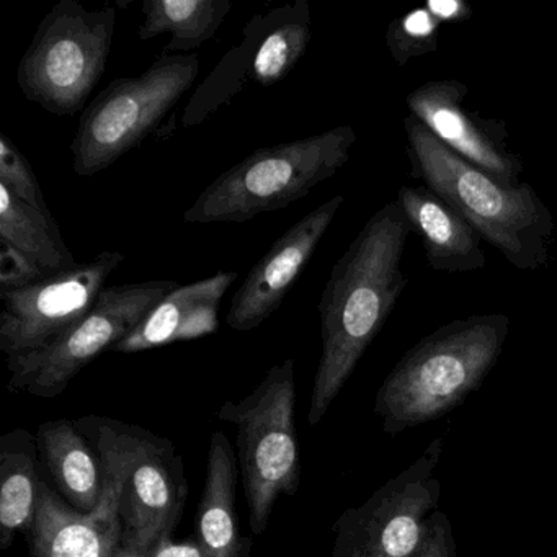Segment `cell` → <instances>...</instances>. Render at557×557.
<instances>
[{"label": "cell", "instance_id": "e0dca14e", "mask_svg": "<svg viewBox=\"0 0 557 557\" xmlns=\"http://www.w3.org/2000/svg\"><path fill=\"white\" fill-rule=\"evenodd\" d=\"M397 201L422 236L426 262L433 270L469 273L484 269L481 234L435 191L429 187H403Z\"/></svg>", "mask_w": 557, "mask_h": 557}, {"label": "cell", "instance_id": "8fae6325", "mask_svg": "<svg viewBox=\"0 0 557 557\" xmlns=\"http://www.w3.org/2000/svg\"><path fill=\"white\" fill-rule=\"evenodd\" d=\"M125 256L103 250L70 272L48 276L35 285L0 292V350L15 358L44 350L83 321L97 302L113 270Z\"/></svg>", "mask_w": 557, "mask_h": 557}, {"label": "cell", "instance_id": "5b68a950", "mask_svg": "<svg viewBox=\"0 0 557 557\" xmlns=\"http://www.w3.org/2000/svg\"><path fill=\"white\" fill-rule=\"evenodd\" d=\"M77 429L96 449L116 497L123 543L151 549L171 534L187 497L184 462L174 445L138 425L87 416Z\"/></svg>", "mask_w": 557, "mask_h": 557}, {"label": "cell", "instance_id": "6da1fadb", "mask_svg": "<svg viewBox=\"0 0 557 557\" xmlns=\"http://www.w3.org/2000/svg\"><path fill=\"white\" fill-rule=\"evenodd\" d=\"M412 224L399 201L384 205L335 263L319 301L322 355L312 384L309 425L324 419L399 301L403 256Z\"/></svg>", "mask_w": 557, "mask_h": 557}, {"label": "cell", "instance_id": "30bf717a", "mask_svg": "<svg viewBox=\"0 0 557 557\" xmlns=\"http://www.w3.org/2000/svg\"><path fill=\"white\" fill-rule=\"evenodd\" d=\"M443 438L381 485L364 504L347 508L334 523L331 557H416L438 510L436 468Z\"/></svg>", "mask_w": 557, "mask_h": 557}, {"label": "cell", "instance_id": "d4e9b609", "mask_svg": "<svg viewBox=\"0 0 557 557\" xmlns=\"http://www.w3.org/2000/svg\"><path fill=\"white\" fill-rule=\"evenodd\" d=\"M47 273L12 244L0 240V292H14L48 278Z\"/></svg>", "mask_w": 557, "mask_h": 557}, {"label": "cell", "instance_id": "7402d4cb", "mask_svg": "<svg viewBox=\"0 0 557 557\" xmlns=\"http://www.w3.org/2000/svg\"><path fill=\"white\" fill-rule=\"evenodd\" d=\"M0 240L12 244L50 276L81 265L67 249L53 214L25 203L5 185H0Z\"/></svg>", "mask_w": 557, "mask_h": 557}, {"label": "cell", "instance_id": "f1b7e54d", "mask_svg": "<svg viewBox=\"0 0 557 557\" xmlns=\"http://www.w3.org/2000/svg\"><path fill=\"white\" fill-rule=\"evenodd\" d=\"M116 557H149L148 549H141V547L133 546V544L122 543L120 546Z\"/></svg>", "mask_w": 557, "mask_h": 557}, {"label": "cell", "instance_id": "83f0119b", "mask_svg": "<svg viewBox=\"0 0 557 557\" xmlns=\"http://www.w3.org/2000/svg\"><path fill=\"white\" fill-rule=\"evenodd\" d=\"M426 8L430 9L435 17L445 24V22H462L468 21L472 15L469 8L462 0H430Z\"/></svg>", "mask_w": 557, "mask_h": 557}, {"label": "cell", "instance_id": "603a6c76", "mask_svg": "<svg viewBox=\"0 0 557 557\" xmlns=\"http://www.w3.org/2000/svg\"><path fill=\"white\" fill-rule=\"evenodd\" d=\"M442 24L426 5L391 22L386 32L391 57L399 66H406L413 58L435 53Z\"/></svg>", "mask_w": 557, "mask_h": 557}, {"label": "cell", "instance_id": "7c38bea8", "mask_svg": "<svg viewBox=\"0 0 557 557\" xmlns=\"http://www.w3.org/2000/svg\"><path fill=\"white\" fill-rule=\"evenodd\" d=\"M468 94V87L459 81H430L407 96V107L459 158L500 184L518 187L523 162L508 148L505 123L469 112L465 103Z\"/></svg>", "mask_w": 557, "mask_h": 557}, {"label": "cell", "instance_id": "ba28073f", "mask_svg": "<svg viewBox=\"0 0 557 557\" xmlns=\"http://www.w3.org/2000/svg\"><path fill=\"white\" fill-rule=\"evenodd\" d=\"M200 73L198 54H162L138 77L113 81L81 115L74 136V172L92 177L138 148Z\"/></svg>", "mask_w": 557, "mask_h": 557}, {"label": "cell", "instance_id": "ffe728a7", "mask_svg": "<svg viewBox=\"0 0 557 557\" xmlns=\"http://www.w3.org/2000/svg\"><path fill=\"white\" fill-rule=\"evenodd\" d=\"M38 455L37 438L27 430L0 438V549H8L18 531L34 527L41 488Z\"/></svg>", "mask_w": 557, "mask_h": 557}, {"label": "cell", "instance_id": "5bb4252c", "mask_svg": "<svg viewBox=\"0 0 557 557\" xmlns=\"http://www.w3.org/2000/svg\"><path fill=\"white\" fill-rule=\"evenodd\" d=\"M345 198L335 195L293 224L259 260L231 301L227 325L249 332L275 314L283 299L305 272Z\"/></svg>", "mask_w": 557, "mask_h": 557}, {"label": "cell", "instance_id": "484cf974", "mask_svg": "<svg viewBox=\"0 0 557 557\" xmlns=\"http://www.w3.org/2000/svg\"><path fill=\"white\" fill-rule=\"evenodd\" d=\"M416 557H458L451 521L443 511L436 510L430 518L429 534Z\"/></svg>", "mask_w": 557, "mask_h": 557}, {"label": "cell", "instance_id": "8992f818", "mask_svg": "<svg viewBox=\"0 0 557 557\" xmlns=\"http://www.w3.org/2000/svg\"><path fill=\"white\" fill-rule=\"evenodd\" d=\"M295 361L270 368L262 383L239 403L227 400L218 417L237 430V456L253 533L267 530L280 495L301 482L295 432Z\"/></svg>", "mask_w": 557, "mask_h": 557}, {"label": "cell", "instance_id": "cb8c5ba5", "mask_svg": "<svg viewBox=\"0 0 557 557\" xmlns=\"http://www.w3.org/2000/svg\"><path fill=\"white\" fill-rule=\"evenodd\" d=\"M0 185H5L15 197L30 207L50 213L30 162L5 133L0 135Z\"/></svg>", "mask_w": 557, "mask_h": 557}, {"label": "cell", "instance_id": "2e32d148", "mask_svg": "<svg viewBox=\"0 0 557 557\" xmlns=\"http://www.w3.org/2000/svg\"><path fill=\"white\" fill-rule=\"evenodd\" d=\"M236 280V272H218L200 282L178 285L110 351L138 354L214 334L220 327L221 301Z\"/></svg>", "mask_w": 557, "mask_h": 557}, {"label": "cell", "instance_id": "9a60e30c", "mask_svg": "<svg viewBox=\"0 0 557 557\" xmlns=\"http://www.w3.org/2000/svg\"><path fill=\"white\" fill-rule=\"evenodd\" d=\"M109 487V497L96 513H81L41 481L37 517L28 531L32 557H116L123 524Z\"/></svg>", "mask_w": 557, "mask_h": 557}, {"label": "cell", "instance_id": "44dd1931", "mask_svg": "<svg viewBox=\"0 0 557 557\" xmlns=\"http://www.w3.org/2000/svg\"><path fill=\"white\" fill-rule=\"evenodd\" d=\"M233 5V0H145L138 38L149 41L171 34L162 53H190L213 40Z\"/></svg>", "mask_w": 557, "mask_h": 557}, {"label": "cell", "instance_id": "7a4b0ae2", "mask_svg": "<svg viewBox=\"0 0 557 557\" xmlns=\"http://www.w3.org/2000/svg\"><path fill=\"white\" fill-rule=\"evenodd\" d=\"M505 314H474L423 337L397 361L374 400L389 436L442 419L481 387L504 351Z\"/></svg>", "mask_w": 557, "mask_h": 557}, {"label": "cell", "instance_id": "d6986e66", "mask_svg": "<svg viewBox=\"0 0 557 557\" xmlns=\"http://www.w3.org/2000/svg\"><path fill=\"white\" fill-rule=\"evenodd\" d=\"M236 482V459L230 440L223 432H214L195 521V541L203 557H244L246 540L237 527Z\"/></svg>", "mask_w": 557, "mask_h": 557}, {"label": "cell", "instance_id": "4316f807", "mask_svg": "<svg viewBox=\"0 0 557 557\" xmlns=\"http://www.w3.org/2000/svg\"><path fill=\"white\" fill-rule=\"evenodd\" d=\"M149 557H203L197 541H174L171 534L162 536L151 549Z\"/></svg>", "mask_w": 557, "mask_h": 557}, {"label": "cell", "instance_id": "9c48e42d", "mask_svg": "<svg viewBox=\"0 0 557 557\" xmlns=\"http://www.w3.org/2000/svg\"><path fill=\"white\" fill-rule=\"evenodd\" d=\"M177 283L107 286L89 314L44 350L9 358V391L54 399L100 354L112 350L172 292Z\"/></svg>", "mask_w": 557, "mask_h": 557}, {"label": "cell", "instance_id": "277c9868", "mask_svg": "<svg viewBox=\"0 0 557 557\" xmlns=\"http://www.w3.org/2000/svg\"><path fill=\"white\" fill-rule=\"evenodd\" d=\"M357 143L351 126L257 149L211 182L184 213L185 223H246L282 210L337 174Z\"/></svg>", "mask_w": 557, "mask_h": 557}, {"label": "cell", "instance_id": "ac0fdd59", "mask_svg": "<svg viewBox=\"0 0 557 557\" xmlns=\"http://www.w3.org/2000/svg\"><path fill=\"white\" fill-rule=\"evenodd\" d=\"M38 449L61 497L81 513H96L109 497L102 461L73 420L38 426Z\"/></svg>", "mask_w": 557, "mask_h": 557}, {"label": "cell", "instance_id": "4fadbf2b", "mask_svg": "<svg viewBox=\"0 0 557 557\" xmlns=\"http://www.w3.org/2000/svg\"><path fill=\"white\" fill-rule=\"evenodd\" d=\"M311 25L308 0L253 15L244 28L239 47L233 48L211 74V86L223 99L231 100L247 77L262 87L282 83L308 51Z\"/></svg>", "mask_w": 557, "mask_h": 557}, {"label": "cell", "instance_id": "52a82bcc", "mask_svg": "<svg viewBox=\"0 0 557 557\" xmlns=\"http://www.w3.org/2000/svg\"><path fill=\"white\" fill-rule=\"evenodd\" d=\"M116 9L89 11L77 0H60L38 24L17 70L22 94L58 116H76L107 70Z\"/></svg>", "mask_w": 557, "mask_h": 557}, {"label": "cell", "instance_id": "3957f363", "mask_svg": "<svg viewBox=\"0 0 557 557\" xmlns=\"http://www.w3.org/2000/svg\"><path fill=\"white\" fill-rule=\"evenodd\" d=\"M413 174L455 208L508 263L543 269L554 243L553 214L528 184L507 187L443 145L416 116L406 119Z\"/></svg>", "mask_w": 557, "mask_h": 557}]
</instances>
